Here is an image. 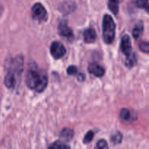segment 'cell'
Instances as JSON below:
<instances>
[{
  "mask_svg": "<svg viewBox=\"0 0 149 149\" xmlns=\"http://www.w3.org/2000/svg\"><path fill=\"white\" fill-rule=\"evenodd\" d=\"M26 83L31 90H35L37 93H42L47 86V76L43 71L39 72L36 70L31 69L26 74Z\"/></svg>",
  "mask_w": 149,
  "mask_h": 149,
  "instance_id": "cell-1",
  "label": "cell"
},
{
  "mask_svg": "<svg viewBox=\"0 0 149 149\" xmlns=\"http://www.w3.org/2000/svg\"><path fill=\"white\" fill-rule=\"evenodd\" d=\"M116 33V24L109 15L106 14L103 18V38L106 44L113 42Z\"/></svg>",
  "mask_w": 149,
  "mask_h": 149,
  "instance_id": "cell-2",
  "label": "cell"
},
{
  "mask_svg": "<svg viewBox=\"0 0 149 149\" xmlns=\"http://www.w3.org/2000/svg\"><path fill=\"white\" fill-rule=\"evenodd\" d=\"M31 13L33 18L39 22L45 21L47 18V13L46 9L41 3L37 2L32 6Z\"/></svg>",
  "mask_w": 149,
  "mask_h": 149,
  "instance_id": "cell-3",
  "label": "cell"
},
{
  "mask_svg": "<svg viewBox=\"0 0 149 149\" xmlns=\"http://www.w3.org/2000/svg\"><path fill=\"white\" fill-rule=\"evenodd\" d=\"M66 52L65 47L61 42H52L50 45V53L52 56L55 59H60L65 55Z\"/></svg>",
  "mask_w": 149,
  "mask_h": 149,
  "instance_id": "cell-4",
  "label": "cell"
},
{
  "mask_svg": "<svg viewBox=\"0 0 149 149\" xmlns=\"http://www.w3.org/2000/svg\"><path fill=\"white\" fill-rule=\"evenodd\" d=\"M121 49L122 52L126 55V57L130 56L132 53V42L130 37L128 35H125L122 38L121 41Z\"/></svg>",
  "mask_w": 149,
  "mask_h": 149,
  "instance_id": "cell-5",
  "label": "cell"
},
{
  "mask_svg": "<svg viewBox=\"0 0 149 149\" xmlns=\"http://www.w3.org/2000/svg\"><path fill=\"white\" fill-rule=\"evenodd\" d=\"M58 33L61 36L65 38H71L74 36V33L71 27L68 26L67 22L65 20H62L60 22L58 25Z\"/></svg>",
  "mask_w": 149,
  "mask_h": 149,
  "instance_id": "cell-6",
  "label": "cell"
},
{
  "mask_svg": "<svg viewBox=\"0 0 149 149\" xmlns=\"http://www.w3.org/2000/svg\"><path fill=\"white\" fill-rule=\"evenodd\" d=\"M88 71L96 77H102L105 74V70L97 63H91L88 66Z\"/></svg>",
  "mask_w": 149,
  "mask_h": 149,
  "instance_id": "cell-7",
  "label": "cell"
},
{
  "mask_svg": "<svg viewBox=\"0 0 149 149\" xmlns=\"http://www.w3.org/2000/svg\"><path fill=\"white\" fill-rule=\"evenodd\" d=\"M74 132L73 130L70 129V128L65 127L61 131L59 134V138L63 142H68L72 140L74 138Z\"/></svg>",
  "mask_w": 149,
  "mask_h": 149,
  "instance_id": "cell-8",
  "label": "cell"
},
{
  "mask_svg": "<svg viewBox=\"0 0 149 149\" xmlns=\"http://www.w3.org/2000/svg\"><path fill=\"white\" fill-rule=\"evenodd\" d=\"M83 38L86 43H93L97 38L96 31L93 29H87L83 32Z\"/></svg>",
  "mask_w": 149,
  "mask_h": 149,
  "instance_id": "cell-9",
  "label": "cell"
},
{
  "mask_svg": "<svg viewBox=\"0 0 149 149\" xmlns=\"http://www.w3.org/2000/svg\"><path fill=\"white\" fill-rule=\"evenodd\" d=\"M15 76L11 71H9L4 78V85L8 89H13L15 85Z\"/></svg>",
  "mask_w": 149,
  "mask_h": 149,
  "instance_id": "cell-10",
  "label": "cell"
},
{
  "mask_svg": "<svg viewBox=\"0 0 149 149\" xmlns=\"http://www.w3.org/2000/svg\"><path fill=\"white\" fill-rule=\"evenodd\" d=\"M143 29L144 26L143 23L142 22H139V23H137L135 27L133 28V29H132V36H133V37L136 39L141 37L143 32Z\"/></svg>",
  "mask_w": 149,
  "mask_h": 149,
  "instance_id": "cell-11",
  "label": "cell"
},
{
  "mask_svg": "<svg viewBox=\"0 0 149 149\" xmlns=\"http://www.w3.org/2000/svg\"><path fill=\"white\" fill-rule=\"evenodd\" d=\"M136 63H137L136 55L132 52L130 56L127 57L126 61H125V65H126L127 68H132L135 64H136Z\"/></svg>",
  "mask_w": 149,
  "mask_h": 149,
  "instance_id": "cell-12",
  "label": "cell"
},
{
  "mask_svg": "<svg viewBox=\"0 0 149 149\" xmlns=\"http://www.w3.org/2000/svg\"><path fill=\"white\" fill-rule=\"evenodd\" d=\"M48 149H71L70 147L68 145L65 143L62 142L61 141H58L54 142L53 143L51 146H49V147Z\"/></svg>",
  "mask_w": 149,
  "mask_h": 149,
  "instance_id": "cell-13",
  "label": "cell"
},
{
  "mask_svg": "<svg viewBox=\"0 0 149 149\" xmlns=\"http://www.w3.org/2000/svg\"><path fill=\"white\" fill-rule=\"evenodd\" d=\"M119 3L118 1H109L108 2L109 9L112 12L113 15H117L119 12Z\"/></svg>",
  "mask_w": 149,
  "mask_h": 149,
  "instance_id": "cell-14",
  "label": "cell"
},
{
  "mask_svg": "<svg viewBox=\"0 0 149 149\" xmlns=\"http://www.w3.org/2000/svg\"><path fill=\"white\" fill-rule=\"evenodd\" d=\"M135 4L139 8L144 9L149 14V0H138L135 1Z\"/></svg>",
  "mask_w": 149,
  "mask_h": 149,
  "instance_id": "cell-15",
  "label": "cell"
},
{
  "mask_svg": "<svg viewBox=\"0 0 149 149\" xmlns=\"http://www.w3.org/2000/svg\"><path fill=\"white\" fill-rule=\"evenodd\" d=\"M120 118L125 121L131 120V113L127 109H122L120 111Z\"/></svg>",
  "mask_w": 149,
  "mask_h": 149,
  "instance_id": "cell-16",
  "label": "cell"
},
{
  "mask_svg": "<svg viewBox=\"0 0 149 149\" xmlns=\"http://www.w3.org/2000/svg\"><path fill=\"white\" fill-rule=\"evenodd\" d=\"M111 142L113 144H119L122 141V135L121 132H116L114 134H113L111 136Z\"/></svg>",
  "mask_w": 149,
  "mask_h": 149,
  "instance_id": "cell-17",
  "label": "cell"
},
{
  "mask_svg": "<svg viewBox=\"0 0 149 149\" xmlns=\"http://www.w3.org/2000/svg\"><path fill=\"white\" fill-rule=\"evenodd\" d=\"M93 138H94V132L93 131L90 130L86 133V135H84V138H83V143L84 144H88L93 141Z\"/></svg>",
  "mask_w": 149,
  "mask_h": 149,
  "instance_id": "cell-18",
  "label": "cell"
},
{
  "mask_svg": "<svg viewBox=\"0 0 149 149\" xmlns=\"http://www.w3.org/2000/svg\"><path fill=\"white\" fill-rule=\"evenodd\" d=\"M95 149H109L108 143L105 140L101 139L96 143Z\"/></svg>",
  "mask_w": 149,
  "mask_h": 149,
  "instance_id": "cell-19",
  "label": "cell"
},
{
  "mask_svg": "<svg viewBox=\"0 0 149 149\" xmlns=\"http://www.w3.org/2000/svg\"><path fill=\"white\" fill-rule=\"evenodd\" d=\"M139 48L142 52L145 53H148L149 52V42H141L139 43Z\"/></svg>",
  "mask_w": 149,
  "mask_h": 149,
  "instance_id": "cell-20",
  "label": "cell"
},
{
  "mask_svg": "<svg viewBox=\"0 0 149 149\" xmlns=\"http://www.w3.org/2000/svg\"><path fill=\"white\" fill-rule=\"evenodd\" d=\"M78 71L77 68L74 65H70L68 68H67V74H69V75H74L76 74Z\"/></svg>",
  "mask_w": 149,
  "mask_h": 149,
  "instance_id": "cell-21",
  "label": "cell"
},
{
  "mask_svg": "<svg viewBox=\"0 0 149 149\" xmlns=\"http://www.w3.org/2000/svg\"><path fill=\"white\" fill-rule=\"evenodd\" d=\"M84 79H85V77H84V74H79V76H78V79L80 81H84Z\"/></svg>",
  "mask_w": 149,
  "mask_h": 149,
  "instance_id": "cell-22",
  "label": "cell"
},
{
  "mask_svg": "<svg viewBox=\"0 0 149 149\" xmlns=\"http://www.w3.org/2000/svg\"><path fill=\"white\" fill-rule=\"evenodd\" d=\"M3 11H4V8H3L2 6L0 5V17H1V16L2 15Z\"/></svg>",
  "mask_w": 149,
  "mask_h": 149,
  "instance_id": "cell-23",
  "label": "cell"
}]
</instances>
